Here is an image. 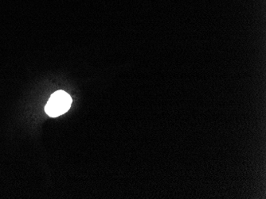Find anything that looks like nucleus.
<instances>
[{"label":"nucleus","mask_w":266,"mask_h":199,"mask_svg":"<svg viewBox=\"0 0 266 199\" xmlns=\"http://www.w3.org/2000/svg\"><path fill=\"white\" fill-rule=\"evenodd\" d=\"M71 104L72 98L69 94L64 90H58L51 96L46 105L45 111L49 116L55 118L67 112Z\"/></svg>","instance_id":"nucleus-1"}]
</instances>
